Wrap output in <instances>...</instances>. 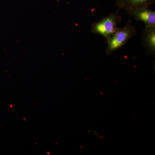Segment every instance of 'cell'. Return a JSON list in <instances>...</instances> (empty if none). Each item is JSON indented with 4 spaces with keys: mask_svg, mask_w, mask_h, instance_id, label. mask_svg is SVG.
<instances>
[{
    "mask_svg": "<svg viewBox=\"0 0 155 155\" xmlns=\"http://www.w3.org/2000/svg\"><path fill=\"white\" fill-rule=\"evenodd\" d=\"M136 29L129 20L125 26L118 28L116 32L107 39V45L106 48V54L109 56L126 44L130 39L136 35Z\"/></svg>",
    "mask_w": 155,
    "mask_h": 155,
    "instance_id": "1",
    "label": "cell"
},
{
    "mask_svg": "<svg viewBox=\"0 0 155 155\" xmlns=\"http://www.w3.org/2000/svg\"><path fill=\"white\" fill-rule=\"evenodd\" d=\"M126 11L135 20L143 22L145 27H155V12L150 8H137Z\"/></svg>",
    "mask_w": 155,
    "mask_h": 155,
    "instance_id": "3",
    "label": "cell"
},
{
    "mask_svg": "<svg viewBox=\"0 0 155 155\" xmlns=\"http://www.w3.org/2000/svg\"><path fill=\"white\" fill-rule=\"evenodd\" d=\"M141 43L147 54L155 55V27H145L142 35Z\"/></svg>",
    "mask_w": 155,
    "mask_h": 155,
    "instance_id": "4",
    "label": "cell"
},
{
    "mask_svg": "<svg viewBox=\"0 0 155 155\" xmlns=\"http://www.w3.org/2000/svg\"><path fill=\"white\" fill-rule=\"evenodd\" d=\"M120 10L118 9L116 12L109 14L98 22H94L91 26V32L100 35L108 39L116 32L118 22L122 21V16L119 14Z\"/></svg>",
    "mask_w": 155,
    "mask_h": 155,
    "instance_id": "2",
    "label": "cell"
},
{
    "mask_svg": "<svg viewBox=\"0 0 155 155\" xmlns=\"http://www.w3.org/2000/svg\"><path fill=\"white\" fill-rule=\"evenodd\" d=\"M155 0H116V5L119 9H128L137 8H150Z\"/></svg>",
    "mask_w": 155,
    "mask_h": 155,
    "instance_id": "5",
    "label": "cell"
}]
</instances>
